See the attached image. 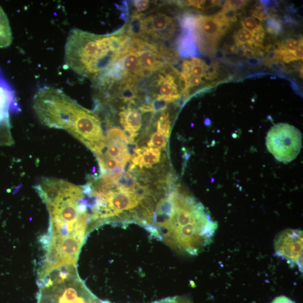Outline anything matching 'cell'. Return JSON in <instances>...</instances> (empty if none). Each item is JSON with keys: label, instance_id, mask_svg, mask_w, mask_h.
Returning a JSON list of instances; mask_svg holds the SVG:
<instances>
[{"label": "cell", "instance_id": "21", "mask_svg": "<svg viewBox=\"0 0 303 303\" xmlns=\"http://www.w3.org/2000/svg\"><path fill=\"white\" fill-rule=\"evenodd\" d=\"M265 29L261 24L252 34L253 35V44L258 47L263 46V41L265 37Z\"/></svg>", "mask_w": 303, "mask_h": 303}, {"label": "cell", "instance_id": "16", "mask_svg": "<svg viewBox=\"0 0 303 303\" xmlns=\"http://www.w3.org/2000/svg\"><path fill=\"white\" fill-rule=\"evenodd\" d=\"M156 125L158 132L163 134L168 139L171 129L169 113L166 111L161 112L159 119L156 122Z\"/></svg>", "mask_w": 303, "mask_h": 303}, {"label": "cell", "instance_id": "25", "mask_svg": "<svg viewBox=\"0 0 303 303\" xmlns=\"http://www.w3.org/2000/svg\"><path fill=\"white\" fill-rule=\"evenodd\" d=\"M168 103L165 101L155 100L153 103H150L153 107L155 113L156 112L165 111L168 105Z\"/></svg>", "mask_w": 303, "mask_h": 303}, {"label": "cell", "instance_id": "17", "mask_svg": "<svg viewBox=\"0 0 303 303\" xmlns=\"http://www.w3.org/2000/svg\"><path fill=\"white\" fill-rule=\"evenodd\" d=\"M234 36L236 45H251L253 43L252 33L244 28L237 31Z\"/></svg>", "mask_w": 303, "mask_h": 303}, {"label": "cell", "instance_id": "3", "mask_svg": "<svg viewBox=\"0 0 303 303\" xmlns=\"http://www.w3.org/2000/svg\"><path fill=\"white\" fill-rule=\"evenodd\" d=\"M130 40L124 28L105 35L72 29L65 45V65L77 74L95 82L123 55Z\"/></svg>", "mask_w": 303, "mask_h": 303}, {"label": "cell", "instance_id": "7", "mask_svg": "<svg viewBox=\"0 0 303 303\" xmlns=\"http://www.w3.org/2000/svg\"><path fill=\"white\" fill-rule=\"evenodd\" d=\"M156 100H161L167 102H174L183 95L185 84L180 72L174 68L170 71L164 70L156 80Z\"/></svg>", "mask_w": 303, "mask_h": 303}, {"label": "cell", "instance_id": "29", "mask_svg": "<svg viewBox=\"0 0 303 303\" xmlns=\"http://www.w3.org/2000/svg\"><path fill=\"white\" fill-rule=\"evenodd\" d=\"M184 4L187 6L195 7L200 9H205L206 7V1H186Z\"/></svg>", "mask_w": 303, "mask_h": 303}, {"label": "cell", "instance_id": "6", "mask_svg": "<svg viewBox=\"0 0 303 303\" xmlns=\"http://www.w3.org/2000/svg\"><path fill=\"white\" fill-rule=\"evenodd\" d=\"M140 15L139 29L140 37L150 36L156 40H168L173 37L176 24L172 18L164 14L151 15L147 17Z\"/></svg>", "mask_w": 303, "mask_h": 303}, {"label": "cell", "instance_id": "9", "mask_svg": "<svg viewBox=\"0 0 303 303\" xmlns=\"http://www.w3.org/2000/svg\"><path fill=\"white\" fill-rule=\"evenodd\" d=\"M120 122L124 129H128L137 133L142 128V114L135 107L129 106L127 108H123L119 113Z\"/></svg>", "mask_w": 303, "mask_h": 303}, {"label": "cell", "instance_id": "23", "mask_svg": "<svg viewBox=\"0 0 303 303\" xmlns=\"http://www.w3.org/2000/svg\"><path fill=\"white\" fill-rule=\"evenodd\" d=\"M247 3L248 2L244 0H230V1H226L223 7L237 11L238 10L245 7Z\"/></svg>", "mask_w": 303, "mask_h": 303}, {"label": "cell", "instance_id": "22", "mask_svg": "<svg viewBox=\"0 0 303 303\" xmlns=\"http://www.w3.org/2000/svg\"><path fill=\"white\" fill-rule=\"evenodd\" d=\"M241 23L244 29L248 30L252 33L258 28L260 24L253 17L245 18L241 21Z\"/></svg>", "mask_w": 303, "mask_h": 303}, {"label": "cell", "instance_id": "31", "mask_svg": "<svg viewBox=\"0 0 303 303\" xmlns=\"http://www.w3.org/2000/svg\"><path fill=\"white\" fill-rule=\"evenodd\" d=\"M299 44L297 48L295 51V55L297 57V60H302L303 58V43L302 38L299 40Z\"/></svg>", "mask_w": 303, "mask_h": 303}, {"label": "cell", "instance_id": "1", "mask_svg": "<svg viewBox=\"0 0 303 303\" xmlns=\"http://www.w3.org/2000/svg\"><path fill=\"white\" fill-rule=\"evenodd\" d=\"M48 207L50 227L43 243H54L69 238L84 240L92 231L88 202L83 186L65 180L43 178L34 186Z\"/></svg>", "mask_w": 303, "mask_h": 303}, {"label": "cell", "instance_id": "10", "mask_svg": "<svg viewBox=\"0 0 303 303\" xmlns=\"http://www.w3.org/2000/svg\"><path fill=\"white\" fill-rule=\"evenodd\" d=\"M209 67L210 66H208L205 61L193 57L191 60L183 61L180 74L182 76L192 74L202 78L206 76Z\"/></svg>", "mask_w": 303, "mask_h": 303}, {"label": "cell", "instance_id": "28", "mask_svg": "<svg viewBox=\"0 0 303 303\" xmlns=\"http://www.w3.org/2000/svg\"><path fill=\"white\" fill-rule=\"evenodd\" d=\"M124 133L126 138L127 143H134V138L138 136V133H135L128 129H124Z\"/></svg>", "mask_w": 303, "mask_h": 303}, {"label": "cell", "instance_id": "4", "mask_svg": "<svg viewBox=\"0 0 303 303\" xmlns=\"http://www.w3.org/2000/svg\"><path fill=\"white\" fill-rule=\"evenodd\" d=\"M269 153L281 163L287 164L294 160L302 147V134L289 124L280 123L269 130L266 138Z\"/></svg>", "mask_w": 303, "mask_h": 303}, {"label": "cell", "instance_id": "8", "mask_svg": "<svg viewBox=\"0 0 303 303\" xmlns=\"http://www.w3.org/2000/svg\"><path fill=\"white\" fill-rule=\"evenodd\" d=\"M190 33L193 36H199L217 43L226 32L222 26L219 25L212 16L198 15L196 29Z\"/></svg>", "mask_w": 303, "mask_h": 303}, {"label": "cell", "instance_id": "18", "mask_svg": "<svg viewBox=\"0 0 303 303\" xmlns=\"http://www.w3.org/2000/svg\"><path fill=\"white\" fill-rule=\"evenodd\" d=\"M168 139L160 132H157L151 135L147 143L149 148H156L159 149H164L166 147Z\"/></svg>", "mask_w": 303, "mask_h": 303}, {"label": "cell", "instance_id": "13", "mask_svg": "<svg viewBox=\"0 0 303 303\" xmlns=\"http://www.w3.org/2000/svg\"><path fill=\"white\" fill-rule=\"evenodd\" d=\"M161 153L160 149L156 148H148L144 146L142 156H141L140 164V169L143 167L150 169L153 165L160 162Z\"/></svg>", "mask_w": 303, "mask_h": 303}, {"label": "cell", "instance_id": "24", "mask_svg": "<svg viewBox=\"0 0 303 303\" xmlns=\"http://www.w3.org/2000/svg\"><path fill=\"white\" fill-rule=\"evenodd\" d=\"M237 11L229 9L226 7H223L221 12L224 15V17L229 20V22L232 23L237 22Z\"/></svg>", "mask_w": 303, "mask_h": 303}, {"label": "cell", "instance_id": "26", "mask_svg": "<svg viewBox=\"0 0 303 303\" xmlns=\"http://www.w3.org/2000/svg\"><path fill=\"white\" fill-rule=\"evenodd\" d=\"M280 51L282 52L281 60L285 62V63L288 64L291 62L297 60L294 52L286 50Z\"/></svg>", "mask_w": 303, "mask_h": 303}, {"label": "cell", "instance_id": "2", "mask_svg": "<svg viewBox=\"0 0 303 303\" xmlns=\"http://www.w3.org/2000/svg\"><path fill=\"white\" fill-rule=\"evenodd\" d=\"M33 102L35 112L42 123L50 128L66 130L92 152L105 140L97 115L59 89L40 88Z\"/></svg>", "mask_w": 303, "mask_h": 303}, {"label": "cell", "instance_id": "5", "mask_svg": "<svg viewBox=\"0 0 303 303\" xmlns=\"http://www.w3.org/2000/svg\"><path fill=\"white\" fill-rule=\"evenodd\" d=\"M274 249L279 257L302 271L303 234L300 230L287 229L275 240Z\"/></svg>", "mask_w": 303, "mask_h": 303}, {"label": "cell", "instance_id": "19", "mask_svg": "<svg viewBox=\"0 0 303 303\" xmlns=\"http://www.w3.org/2000/svg\"><path fill=\"white\" fill-rule=\"evenodd\" d=\"M253 18H256L260 21L267 20L270 16V13L268 8L262 4L257 5L252 11Z\"/></svg>", "mask_w": 303, "mask_h": 303}, {"label": "cell", "instance_id": "15", "mask_svg": "<svg viewBox=\"0 0 303 303\" xmlns=\"http://www.w3.org/2000/svg\"><path fill=\"white\" fill-rule=\"evenodd\" d=\"M266 21V30L268 33L278 36L283 32V22L277 15H270Z\"/></svg>", "mask_w": 303, "mask_h": 303}, {"label": "cell", "instance_id": "11", "mask_svg": "<svg viewBox=\"0 0 303 303\" xmlns=\"http://www.w3.org/2000/svg\"><path fill=\"white\" fill-rule=\"evenodd\" d=\"M177 48L180 56H195L197 55V46L191 34L183 30V33L177 41Z\"/></svg>", "mask_w": 303, "mask_h": 303}, {"label": "cell", "instance_id": "20", "mask_svg": "<svg viewBox=\"0 0 303 303\" xmlns=\"http://www.w3.org/2000/svg\"><path fill=\"white\" fill-rule=\"evenodd\" d=\"M299 44V41L294 39H287L280 43V50H286L294 52Z\"/></svg>", "mask_w": 303, "mask_h": 303}, {"label": "cell", "instance_id": "34", "mask_svg": "<svg viewBox=\"0 0 303 303\" xmlns=\"http://www.w3.org/2000/svg\"><path fill=\"white\" fill-rule=\"evenodd\" d=\"M6 130H0V133H3L5 132H7V131H6Z\"/></svg>", "mask_w": 303, "mask_h": 303}, {"label": "cell", "instance_id": "27", "mask_svg": "<svg viewBox=\"0 0 303 303\" xmlns=\"http://www.w3.org/2000/svg\"><path fill=\"white\" fill-rule=\"evenodd\" d=\"M149 2L145 1V0H143V1H140V0H138V1L134 2V7L136 9H137V12L139 13L147 10L149 7Z\"/></svg>", "mask_w": 303, "mask_h": 303}, {"label": "cell", "instance_id": "14", "mask_svg": "<svg viewBox=\"0 0 303 303\" xmlns=\"http://www.w3.org/2000/svg\"><path fill=\"white\" fill-rule=\"evenodd\" d=\"M115 183L119 191L133 193L137 186V180L136 177L130 172H125L118 177Z\"/></svg>", "mask_w": 303, "mask_h": 303}, {"label": "cell", "instance_id": "32", "mask_svg": "<svg viewBox=\"0 0 303 303\" xmlns=\"http://www.w3.org/2000/svg\"><path fill=\"white\" fill-rule=\"evenodd\" d=\"M271 303H295L294 301H292L289 297L285 296L282 295L276 297L274 300Z\"/></svg>", "mask_w": 303, "mask_h": 303}, {"label": "cell", "instance_id": "12", "mask_svg": "<svg viewBox=\"0 0 303 303\" xmlns=\"http://www.w3.org/2000/svg\"><path fill=\"white\" fill-rule=\"evenodd\" d=\"M12 32L7 15L0 7V48H5L12 43Z\"/></svg>", "mask_w": 303, "mask_h": 303}, {"label": "cell", "instance_id": "33", "mask_svg": "<svg viewBox=\"0 0 303 303\" xmlns=\"http://www.w3.org/2000/svg\"><path fill=\"white\" fill-rule=\"evenodd\" d=\"M139 111L142 113L154 112V110L150 104H144L139 107Z\"/></svg>", "mask_w": 303, "mask_h": 303}, {"label": "cell", "instance_id": "30", "mask_svg": "<svg viewBox=\"0 0 303 303\" xmlns=\"http://www.w3.org/2000/svg\"><path fill=\"white\" fill-rule=\"evenodd\" d=\"M153 303H189L186 300H184L178 297H169V298L162 300L158 301H155Z\"/></svg>", "mask_w": 303, "mask_h": 303}]
</instances>
